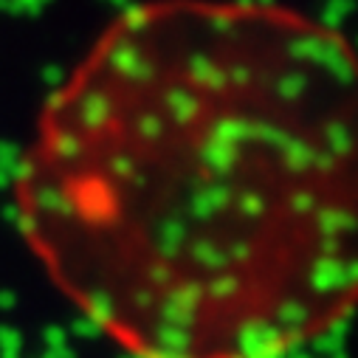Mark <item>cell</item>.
I'll list each match as a JSON object with an SVG mask.
<instances>
[{"instance_id":"obj_1","label":"cell","mask_w":358,"mask_h":358,"mask_svg":"<svg viewBox=\"0 0 358 358\" xmlns=\"http://www.w3.org/2000/svg\"><path fill=\"white\" fill-rule=\"evenodd\" d=\"M15 226L127 358H294L358 313V48L280 0H138L43 99Z\"/></svg>"}]
</instances>
